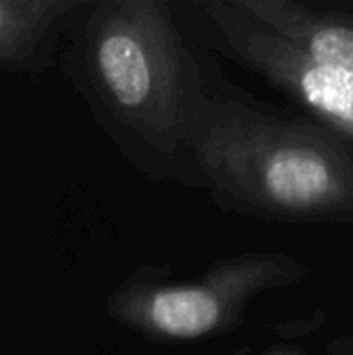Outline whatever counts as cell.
Wrapping results in <instances>:
<instances>
[{"label": "cell", "mask_w": 353, "mask_h": 355, "mask_svg": "<svg viewBox=\"0 0 353 355\" xmlns=\"http://www.w3.org/2000/svg\"><path fill=\"white\" fill-rule=\"evenodd\" d=\"M191 168L229 208L275 220L353 225V150L322 125L208 94Z\"/></svg>", "instance_id": "7a4b0ae2"}, {"label": "cell", "mask_w": 353, "mask_h": 355, "mask_svg": "<svg viewBox=\"0 0 353 355\" xmlns=\"http://www.w3.org/2000/svg\"><path fill=\"white\" fill-rule=\"evenodd\" d=\"M258 25L318 67L353 73V19L298 0H233Z\"/></svg>", "instance_id": "5b68a950"}, {"label": "cell", "mask_w": 353, "mask_h": 355, "mask_svg": "<svg viewBox=\"0 0 353 355\" xmlns=\"http://www.w3.org/2000/svg\"><path fill=\"white\" fill-rule=\"evenodd\" d=\"M81 15L79 85L102 125L137 164L191 168L208 92L169 4L102 0Z\"/></svg>", "instance_id": "6da1fadb"}, {"label": "cell", "mask_w": 353, "mask_h": 355, "mask_svg": "<svg viewBox=\"0 0 353 355\" xmlns=\"http://www.w3.org/2000/svg\"><path fill=\"white\" fill-rule=\"evenodd\" d=\"M89 0H0V71H42Z\"/></svg>", "instance_id": "8992f818"}, {"label": "cell", "mask_w": 353, "mask_h": 355, "mask_svg": "<svg viewBox=\"0 0 353 355\" xmlns=\"http://www.w3.org/2000/svg\"><path fill=\"white\" fill-rule=\"evenodd\" d=\"M331 354L333 355H353V335L350 337V339L341 341L339 345H335V347L331 349Z\"/></svg>", "instance_id": "52a82bcc"}, {"label": "cell", "mask_w": 353, "mask_h": 355, "mask_svg": "<svg viewBox=\"0 0 353 355\" xmlns=\"http://www.w3.org/2000/svg\"><path fill=\"white\" fill-rule=\"evenodd\" d=\"M202 8L231 56L283 89L325 129L353 141V73L314 64L243 15L233 0H206Z\"/></svg>", "instance_id": "277c9868"}, {"label": "cell", "mask_w": 353, "mask_h": 355, "mask_svg": "<svg viewBox=\"0 0 353 355\" xmlns=\"http://www.w3.org/2000/svg\"><path fill=\"white\" fill-rule=\"evenodd\" d=\"M304 266L285 254H243L187 281H131L108 300V314L152 339L191 343L231 331L258 295L291 285Z\"/></svg>", "instance_id": "3957f363"}]
</instances>
